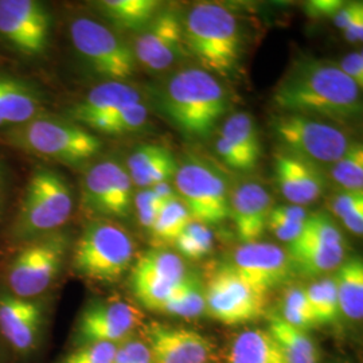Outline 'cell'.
I'll list each match as a JSON object with an SVG mask.
<instances>
[{
    "label": "cell",
    "instance_id": "6da1fadb",
    "mask_svg": "<svg viewBox=\"0 0 363 363\" xmlns=\"http://www.w3.org/2000/svg\"><path fill=\"white\" fill-rule=\"evenodd\" d=\"M273 103L286 113L346 123L362 112L361 89L337 64L304 58L295 62L273 91Z\"/></svg>",
    "mask_w": 363,
    "mask_h": 363
},
{
    "label": "cell",
    "instance_id": "7a4b0ae2",
    "mask_svg": "<svg viewBox=\"0 0 363 363\" xmlns=\"http://www.w3.org/2000/svg\"><path fill=\"white\" fill-rule=\"evenodd\" d=\"M163 109L172 124L191 138H206L229 108L220 81L201 67H186L169 78Z\"/></svg>",
    "mask_w": 363,
    "mask_h": 363
},
{
    "label": "cell",
    "instance_id": "3957f363",
    "mask_svg": "<svg viewBox=\"0 0 363 363\" xmlns=\"http://www.w3.org/2000/svg\"><path fill=\"white\" fill-rule=\"evenodd\" d=\"M184 48L208 73L229 76L241 52L240 26L233 13L217 3H198L183 23Z\"/></svg>",
    "mask_w": 363,
    "mask_h": 363
},
{
    "label": "cell",
    "instance_id": "277c9868",
    "mask_svg": "<svg viewBox=\"0 0 363 363\" xmlns=\"http://www.w3.org/2000/svg\"><path fill=\"white\" fill-rule=\"evenodd\" d=\"M73 213V193L62 174L39 167L27 182L13 226V237L27 242L58 232Z\"/></svg>",
    "mask_w": 363,
    "mask_h": 363
},
{
    "label": "cell",
    "instance_id": "5b68a950",
    "mask_svg": "<svg viewBox=\"0 0 363 363\" xmlns=\"http://www.w3.org/2000/svg\"><path fill=\"white\" fill-rule=\"evenodd\" d=\"M13 147L67 164H79L97 155L103 142L84 127L52 117L37 116L7 132Z\"/></svg>",
    "mask_w": 363,
    "mask_h": 363
},
{
    "label": "cell",
    "instance_id": "8992f818",
    "mask_svg": "<svg viewBox=\"0 0 363 363\" xmlns=\"http://www.w3.org/2000/svg\"><path fill=\"white\" fill-rule=\"evenodd\" d=\"M135 242L128 230L109 220L89 223L73 252L74 271L93 281L113 283L130 268Z\"/></svg>",
    "mask_w": 363,
    "mask_h": 363
},
{
    "label": "cell",
    "instance_id": "52a82bcc",
    "mask_svg": "<svg viewBox=\"0 0 363 363\" xmlns=\"http://www.w3.org/2000/svg\"><path fill=\"white\" fill-rule=\"evenodd\" d=\"M67 249L69 237L62 232L23 242L6 274L10 294L22 298L43 295L61 272Z\"/></svg>",
    "mask_w": 363,
    "mask_h": 363
},
{
    "label": "cell",
    "instance_id": "ba28073f",
    "mask_svg": "<svg viewBox=\"0 0 363 363\" xmlns=\"http://www.w3.org/2000/svg\"><path fill=\"white\" fill-rule=\"evenodd\" d=\"M273 130L286 152L313 164H334L350 144L345 130L319 117L288 113L273 121Z\"/></svg>",
    "mask_w": 363,
    "mask_h": 363
},
{
    "label": "cell",
    "instance_id": "9c48e42d",
    "mask_svg": "<svg viewBox=\"0 0 363 363\" xmlns=\"http://www.w3.org/2000/svg\"><path fill=\"white\" fill-rule=\"evenodd\" d=\"M175 186L177 194L195 222L211 226L230 218L228 184L206 162H184L177 169Z\"/></svg>",
    "mask_w": 363,
    "mask_h": 363
},
{
    "label": "cell",
    "instance_id": "30bf717a",
    "mask_svg": "<svg viewBox=\"0 0 363 363\" xmlns=\"http://www.w3.org/2000/svg\"><path fill=\"white\" fill-rule=\"evenodd\" d=\"M70 38L78 54L99 76L123 82L135 74L133 50L109 27L89 18H77L70 25Z\"/></svg>",
    "mask_w": 363,
    "mask_h": 363
},
{
    "label": "cell",
    "instance_id": "8fae6325",
    "mask_svg": "<svg viewBox=\"0 0 363 363\" xmlns=\"http://www.w3.org/2000/svg\"><path fill=\"white\" fill-rule=\"evenodd\" d=\"M205 286L206 312L228 325H247L259 319L267 308V296L242 280L229 264L211 273Z\"/></svg>",
    "mask_w": 363,
    "mask_h": 363
},
{
    "label": "cell",
    "instance_id": "7c38bea8",
    "mask_svg": "<svg viewBox=\"0 0 363 363\" xmlns=\"http://www.w3.org/2000/svg\"><path fill=\"white\" fill-rule=\"evenodd\" d=\"M186 273L179 255L166 249H152L135 262L130 286L144 308L160 312Z\"/></svg>",
    "mask_w": 363,
    "mask_h": 363
},
{
    "label": "cell",
    "instance_id": "4fadbf2b",
    "mask_svg": "<svg viewBox=\"0 0 363 363\" xmlns=\"http://www.w3.org/2000/svg\"><path fill=\"white\" fill-rule=\"evenodd\" d=\"M143 313L135 306L118 298L93 301L78 318V343L121 345L135 335L143 325Z\"/></svg>",
    "mask_w": 363,
    "mask_h": 363
},
{
    "label": "cell",
    "instance_id": "5bb4252c",
    "mask_svg": "<svg viewBox=\"0 0 363 363\" xmlns=\"http://www.w3.org/2000/svg\"><path fill=\"white\" fill-rule=\"evenodd\" d=\"M0 35L15 50L39 55L50 35V15L35 0H0Z\"/></svg>",
    "mask_w": 363,
    "mask_h": 363
},
{
    "label": "cell",
    "instance_id": "9a60e30c",
    "mask_svg": "<svg viewBox=\"0 0 363 363\" xmlns=\"http://www.w3.org/2000/svg\"><path fill=\"white\" fill-rule=\"evenodd\" d=\"M229 267L247 284L265 295L288 283L295 273L286 250L259 241L237 247Z\"/></svg>",
    "mask_w": 363,
    "mask_h": 363
},
{
    "label": "cell",
    "instance_id": "2e32d148",
    "mask_svg": "<svg viewBox=\"0 0 363 363\" xmlns=\"http://www.w3.org/2000/svg\"><path fill=\"white\" fill-rule=\"evenodd\" d=\"M136 62L152 72H163L184 54L183 22L175 11H159L135 40Z\"/></svg>",
    "mask_w": 363,
    "mask_h": 363
},
{
    "label": "cell",
    "instance_id": "e0dca14e",
    "mask_svg": "<svg viewBox=\"0 0 363 363\" xmlns=\"http://www.w3.org/2000/svg\"><path fill=\"white\" fill-rule=\"evenodd\" d=\"M142 337L152 363H208L213 354L208 337L182 327L151 322L142 325Z\"/></svg>",
    "mask_w": 363,
    "mask_h": 363
},
{
    "label": "cell",
    "instance_id": "ac0fdd59",
    "mask_svg": "<svg viewBox=\"0 0 363 363\" xmlns=\"http://www.w3.org/2000/svg\"><path fill=\"white\" fill-rule=\"evenodd\" d=\"M45 322L43 304L0 292V334L21 357L37 350Z\"/></svg>",
    "mask_w": 363,
    "mask_h": 363
},
{
    "label": "cell",
    "instance_id": "d6986e66",
    "mask_svg": "<svg viewBox=\"0 0 363 363\" xmlns=\"http://www.w3.org/2000/svg\"><path fill=\"white\" fill-rule=\"evenodd\" d=\"M274 177L280 193L291 205L304 208L325 190V177L318 166L286 151L274 155Z\"/></svg>",
    "mask_w": 363,
    "mask_h": 363
},
{
    "label": "cell",
    "instance_id": "ffe728a7",
    "mask_svg": "<svg viewBox=\"0 0 363 363\" xmlns=\"http://www.w3.org/2000/svg\"><path fill=\"white\" fill-rule=\"evenodd\" d=\"M271 210L272 198L262 184L247 182L234 190L230 198V218L244 244L259 241L267 230Z\"/></svg>",
    "mask_w": 363,
    "mask_h": 363
},
{
    "label": "cell",
    "instance_id": "44dd1931",
    "mask_svg": "<svg viewBox=\"0 0 363 363\" xmlns=\"http://www.w3.org/2000/svg\"><path fill=\"white\" fill-rule=\"evenodd\" d=\"M140 103L139 91L120 81H108L97 85L73 106L70 116L91 128L127 105Z\"/></svg>",
    "mask_w": 363,
    "mask_h": 363
},
{
    "label": "cell",
    "instance_id": "7402d4cb",
    "mask_svg": "<svg viewBox=\"0 0 363 363\" xmlns=\"http://www.w3.org/2000/svg\"><path fill=\"white\" fill-rule=\"evenodd\" d=\"M125 169L133 186L151 189L175 177L178 164L169 148L157 144H142L130 154Z\"/></svg>",
    "mask_w": 363,
    "mask_h": 363
},
{
    "label": "cell",
    "instance_id": "603a6c76",
    "mask_svg": "<svg viewBox=\"0 0 363 363\" xmlns=\"http://www.w3.org/2000/svg\"><path fill=\"white\" fill-rule=\"evenodd\" d=\"M225 363H286L283 352L267 330H247L234 337Z\"/></svg>",
    "mask_w": 363,
    "mask_h": 363
},
{
    "label": "cell",
    "instance_id": "cb8c5ba5",
    "mask_svg": "<svg viewBox=\"0 0 363 363\" xmlns=\"http://www.w3.org/2000/svg\"><path fill=\"white\" fill-rule=\"evenodd\" d=\"M121 164L115 160L96 163L82 181V203L91 213L111 217L112 195Z\"/></svg>",
    "mask_w": 363,
    "mask_h": 363
},
{
    "label": "cell",
    "instance_id": "d4e9b609",
    "mask_svg": "<svg viewBox=\"0 0 363 363\" xmlns=\"http://www.w3.org/2000/svg\"><path fill=\"white\" fill-rule=\"evenodd\" d=\"M333 277L337 286L339 311L351 320L363 318V262L361 257L343 261Z\"/></svg>",
    "mask_w": 363,
    "mask_h": 363
},
{
    "label": "cell",
    "instance_id": "484cf974",
    "mask_svg": "<svg viewBox=\"0 0 363 363\" xmlns=\"http://www.w3.org/2000/svg\"><path fill=\"white\" fill-rule=\"evenodd\" d=\"M267 331L283 352L286 363H319L320 352L307 331L288 325L281 316H273Z\"/></svg>",
    "mask_w": 363,
    "mask_h": 363
},
{
    "label": "cell",
    "instance_id": "4316f807",
    "mask_svg": "<svg viewBox=\"0 0 363 363\" xmlns=\"http://www.w3.org/2000/svg\"><path fill=\"white\" fill-rule=\"evenodd\" d=\"M156 0H104L100 9L117 27L127 31H142L159 13Z\"/></svg>",
    "mask_w": 363,
    "mask_h": 363
},
{
    "label": "cell",
    "instance_id": "83f0119b",
    "mask_svg": "<svg viewBox=\"0 0 363 363\" xmlns=\"http://www.w3.org/2000/svg\"><path fill=\"white\" fill-rule=\"evenodd\" d=\"M220 136L241 154L250 169L256 167L261 156V140L253 117L245 112L234 113L225 121Z\"/></svg>",
    "mask_w": 363,
    "mask_h": 363
},
{
    "label": "cell",
    "instance_id": "f1b7e54d",
    "mask_svg": "<svg viewBox=\"0 0 363 363\" xmlns=\"http://www.w3.org/2000/svg\"><path fill=\"white\" fill-rule=\"evenodd\" d=\"M295 249H346L345 238L335 222L325 213H315L307 217L298 238L288 244Z\"/></svg>",
    "mask_w": 363,
    "mask_h": 363
},
{
    "label": "cell",
    "instance_id": "f546056e",
    "mask_svg": "<svg viewBox=\"0 0 363 363\" xmlns=\"http://www.w3.org/2000/svg\"><path fill=\"white\" fill-rule=\"evenodd\" d=\"M160 312L181 318H198L203 315L206 312V300L205 286L201 279L195 273H186L181 284L177 286Z\"/></svg>",
    "mask_w": 363,
    "mask_h": 363
},
{
    "label": "cell",
    "instance_id": "4dcf8cb0",
    "mask_svg": "<svg viewBox=\"0 0 363 363\" xmlns=\"http://www.w3.org/2000/svg\"><path fill=\"white\" fill-rule=\"evenodd\" d=\"M191 220L189 210L182 202L181 198L177 196L160 208L151 233L160 244H175L179 234Z\"/></svg>",
    "mask_w": 363,
    "mask_h": 363
},
{
    "label": "cell",
    "instance_id": "1f68e13d",
    "mask_svg": "<svg viewBox=\"0 0 363 363\" xmlns=\"http://www.w3.org/2000/svg\"><path fill=\"white\" fill-rule=\"evenodd\" d=\"M307 298L318 325L334 323L339 316L337 286L333 277H325L306 288Z\"/></svg>",
    "mask_w": 363,
    "mask_h": 363
},
{
    "label": "cell",
    "instance_id": "d6a6232c",
    "mask_svg": "<svg viewBox=\"0 0 363 363\" xmlns=\"http://www.w3.org/2000/svg\"><path fill=\"white\" fill-rule=\"evenodd\" d=\"M331 178L343 190H363V145L350 142L340 159L331 166Z\"/></svg>",
    "mask_w": 363,
    "mask_h": 363
},
{
    "label": "cell",
    "instance_id": "836d02e7",
    "mask_svg": "<svg viewBox=\"0 0 363 363\" xmlns=\"http://www.w3.org/2000/svg\"><path fill=\"white\" fill-rule=\"evenodd\" d=\"M148 120V109L140 101L127 105L117 111L115 115L94 124L91 130H99L106 135H124L142 130Z\"/></svg>",
    "mask_w": 363,
    "mask_h": 363
},
{
    "label": "cell",
    "instance_id": "e575fe53",
    "mask_svg": "<svg viewBox=\"0 0 363 363\" xmlns=\"http://www.w3.org/2000/svg\"><path fill=\"white\" fill-rule=\"evenodd\" d=\"M330 208L351 233H363V190H342L330 199Z\"/></svg>",
    "mask_w": 363,
    "mask_h": 363
},
{
    "label": "cell",
    "instance_id": "d590c367",
    "mask_svg": "<svg viewBox=\"0 0 363 363\" xmlns=\"http://www.w3.org/2000/svg\"><path fill=\"white\" fill-rule=\"evenodd\" d=\"M281 319H284L288 325H294L303 331H307L318 325L307 298L306 288L292 286L286 291Z\"/></svg>",
    "mask_w": 363,
    "mask_h": 363
},
{
    "label": "cell",
    "instance_id": "8d00e7d4",
    "mask_svg": "<svg viewBox=\"0 0 363 363\" xmlns=\"http://www.w3.org/2000/svg\"><path fill=\"white\" fill-rule=\"evenodd\" d=\"M117 345L113 343H89L69 354L61 363H112Z\"/></svg>",
    "mask_w": 363,
    "mask_h": 363
},
{
    "label": "cell",
    "instance_id": "74e56055",
    "mask_svg": "<svg viewBox=\"0 0 363 363\" xmlns=\"http://www.w3.org/2000/svg\"><path fill=\"white\" fill-rule=\"evenodd\" d=\"M138 220L144 229L152 232L156 218L160 211V203L154 194L152 189H142L133 198Z\"/></svg>",
    "mask_w": 363,
    "mask_h": 363
},
{
    "label": "cell",
    "instance_id": "f35d334b",
    "mask_svg": "<svg viewBox=\"0 0 363 363\" xmlns=\"http://www.w3.org/2000/svg\"><path fill=\"white\" fill-rule=\"evenodd\" d=\"M112 363H152V359L143 340L133 337L117 346Z\"/></svg>",
    "mask_w": 363,
    "mask_h": 363
},
{
    "label": "cell",
    "instance_id": "ab89813d",
    "mask_svg": "<svg viewBox=\"0 0 363 363\" xmlns=\"http://www.w3.org/2000/svg\"><path fill=\"white\" fill-rule=\"evenodd\" d=\"M308 217L307 210L296 205H279L271 210L268 220L286 225H304Z\"/></svg>",
    "mask_w": 363,
    "mask_h": 363
},
{
    "label": "cell",
    "instance_id": "60d3db41",
    "mask_svg": "<svg viewBox=\"0 0 363 363\" xmlns=\"http://www.w3.org/2000/svg\"><path fill=\"white\" fill-rule=\"evenodd\" d=\"M216 151L220 156V160L229 167L237 171H249L250 166L241 154L234 148L232 144L226 142L222 136L216 140Z\"/></svg>",
    "mask_w": 363,
    "mask_h": 363
},
{
    "label": "cell",
    "instance_id": "b9f144b4",
    "mask_svg": "<svg viewBox=\"0 0 363 363\" xmlns=\"http://www.w3.org/2000/svg\"><path fill=\"white\" fill-rule=\"evenodd\" d=\"M339 69L350 78L351 81L362 91L363 54L362 52H350L342 58L337 64Z\"/></svg>",
    "mask_w": 363,
    "mask_h": 363
},
{
    "label": "cell",
    "instance_id": "7bdbcfd3",
    "mask_svg": "<svg viewBox=\"0 0 363 363\" xmlns=\"http://www.w3.org/2000/svg\"><path fill=\"white\" fill-rule=\"evenodd\" d=\"M343 6V0H311L304 6V10L311 18H334Z\"/></svg>",
    "mask_w": 363,
    "mask_h": 363
},
{
    "label": "cell",
    "instance_id": "ee69618b",
    "mask_svg": "<svg viewBox=\"0 0 363 363\" xmlns=\"http://www.w3.org/2000/svg\"><path fill=\"white\" fill-rule=\"evenodd\" d=\"M363 11L362 1H352V3H345V6L337 11L333 21L334 25L339 28V30H345L346 27L349 26L351 21Z\"/></svg>",
    "mask_w": 363,
    "mask_h": 363
},
{
    "label": "cell",
    "instance_id": "f6af8a7d",
    "mask_svg": "<svg viewBox=\"0 0 363 363\" xmlns=\"http://www.w3.org/2000/svg\"><path fill=\"white\" fill-rule=\"evenodd\" d=\"M345 39L350 43H358L362 42L363 39V11L358 13L350 25L343 30Z\"/></svg>",
    "mask_w": 363,
    "mask_h": 363
},
{
    "label": "cell",
    "instance_id": "bcb514c9",
    "mask_svg": "<svg viewBox=\"0 0 363 363\" xmlns=\"http://www.w3.org/2000/svg\"><path fill=\"white\" fill-rule=\"evenodd\" d=\"M151 189H152L154 194L156 195V198H157L160 206L169 203V201H172L174 198L178 196L177 191L172 189V186L169 184V182L159 183V184H156V186L151 187Z\"/></svg>",
    "mask_w": 363,
    "mask_h": 363
},
{
    "label": "cell",
    "instance_id": "7dc6e473",
    "mask_svg": "<svg viewBox=\"0 0 363 363\" xmlns=\"http://www.w3.org/2000/svg\"><path fill=\"white\" fill-rule=\"evenodd\" d=\"M7 193H9V174H7L6 166L0 160V218H1V214L4 211Z\"/></svg>",
    "mask_w": 363,
    "mask_h": 363
}]
</instances>
